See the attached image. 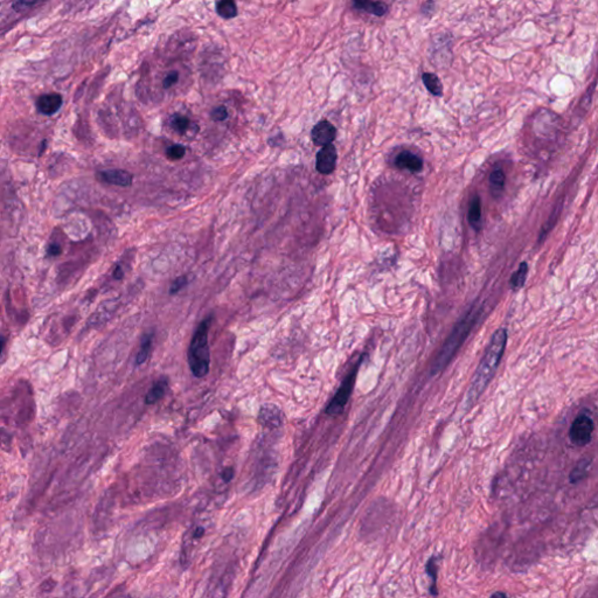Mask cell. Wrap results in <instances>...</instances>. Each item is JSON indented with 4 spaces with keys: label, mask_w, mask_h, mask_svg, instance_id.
I'll return each mask as SVG.
<instances>
[{
    "label": "cell",
    "mask_w": 598,
    "mask_h": 598,
    "mask_svg": "<svg viewBox=\"0 0 598 598\" xmlns=\"http://www.w3.org/2000/svg\"><path fill=\"white\" fill-rule=\"evenodd\" d=\"M507 343V332L505 329H499L494 332L489 340V346L479 363L475 375L472 377L471 384L466 394L465 407L471 408L478 401L482 393L485 392L489 382L494 379L501 363V358L504 356L505 347Z\"/></svg>",
    "instance_id": "1"
},
{
    "label": "cell",
    "mask_w": 598,
    "mask_h": 598,
    "mask_svg": "<svg viewBox=\"0 0 598 598\" xmlns=\"http://www.w3.org/2000/svg\"><path fill=\"white\" fill-rule=\"evenodd\" d=\"M482 313V305L473 304L465 313L464 317L456 324V326L453 327V332L450 333L449 337L446 338V340L444 341V344L434 359L432 366V375L441 373L451 363L453 356H456L457 352L459 351L462 345L464 344L466 338L471 333L475 324L478 323Z\"/></svg>",
    "instance_id": "2"
},
{
    "label": "cell",
    "mask_w": 598,
    "mask_h": 598,
    "mask_svg": "<svg viewBox=\"0 0 598 598\" xmlns=\"http://www.w3.org/2000/svg\"><path fill=\"white\" fill-rule=\"evenodd\" d=\"M212 315L203 320L200 323L193 336L191 344H189V352H187V363L189 370L194 377L198 379L206 377L210 372V324H212Z\"/></svg>",
    "instance_id": "3"
},
{
    "label": "cell",
    "mask_w": 598,
    "mask_h": 598,
    "mask_svg": "<svg viewBox=\"0 0 598 598\" xmlns=\"http://www.w3.org/2000/svg\"><path fill=\"white\" fill-rule=\"evenodd\" d=\"M360 365H361V360L358 361L356 367L352 368L351 372L347 374V377H345L343 382H341L340 387L338 389L337 393L334 394L333 399L331 400V402L329 403V406L326 407V410H325V413L329 416H338L339 414L344 411L345 407H346L348 401H349L352 392H353V388H354L356 374L359 372Z\"/></svg>",
    "instance_id": "4"
},
{
    "label": "cell",
    "mask_w": 598,
    "mask_h": 598,
    "mask_svg": "<svg viewBox=\"0 0 598 598\" xmlns=\"http://www.w3.org/2000/svg\"><path fill=\"white\" fill-rule=\"evenodd\" d=\"M594 422L588 415H579L570 427L569 437L574 446H584L591 441Z\"/></svg>",
    "instance_id": "5"
},
{
    "label": "cell",
    "mask_w": 598,
    "mask_h": 598,
    "mask_svg": "<svg viewBox=\"0 0 598 598\" xmlns=\"http://www.w3.org/2000/svg\"><path fill=\"white\" fill-rule=\"evenodd\" d=\"M258 423L265 428L275 430L283 425L284 414L278 406L274 403H265L260 408L258 416Z\"/></svg>",
    "instance_id": "6"
},
{
    "label": "cell",
    "mask_w": 598,
    "mask_h": 598,
    "mask_svg": "<svg viewBox=\"0 0 598 598\" xmlns=\"http://www.w3.org/2000/svg\"><path fill=\"white\" fill-rule=\"evenodd\" d=\"M337 137V129L329 120H320L315 124L311 131V138L313 144L320 148L332 145Z\"/></svg>",
    "instance_id": "7"
},
{
    "label": "cell",
    "mask_w": 598,
    "mask_h": 598,
    "mask_svg": "<svg viewBox=\"0 0 598 598\" xmlns=\"http://www.w3.org/2000/svg\"><path fill=\"white\" fill-rule=\"evenodd\" d=\"M337 150L333 144L322 148L320 152L317 153V162H315L317 171L324 175L332 173L337 165Z\"/></svg>",
    "instance_id": "8"
},
{
    "label": "cell",
    "mask_w": 598,
    "mask_h": 598,
    "mask_svg": "<svg viewBox=\"0 0 598 598\" xmlns=\"http://www.w3.org/2000/svg\"><path fill=\"white\" fill-rule=\"evenodd\" d=\"M395 165L399 167L400 170L409 171L413 173L420 172L423 170V160L420 156H417L415 153L410 151H403L400 153L399 156L396 157Z\"/></svg>",
    "instance_id": "9"
},
{
    "label": "cell",
    "mask_w": 598,
    "mask_h": 598,
    "mask_svg": "<svg viewBox=\"0 0 598 598\" xmlns=\"http://www.w3.org/2000/svg\"><path fill=\"white\" fill-rule=\"evenodd\" d=\"M98 178L101 179L102 182H108L111 185L122 186V187H127L132 184V175L127 173V171H102L98 173Z\"/></svg>",
    "instance_id": "10"
},
{
    "label": "cell",
    "mask_w": 598,
    "mask_h": 598,
    "mask_svg": "<svg viewBox=\"0 0 598 598\" xmlns=\"http://www.w3.org/2000/svg\"><path fill=\"white\" fill-rule=\"evenodd\" d=\"M37 107L39 111L47 116H52L54 113H58L60 108L62 107V96L61 95L47 94L42 95L38 98Z\"/></svg>",
    "instance_id": "11"
},
{
    "label": "cell",
    "mask_w": 598,
    "mask_h": 598,
    "mask_svg": "<svg viewBox=\"0 0 598 598\" xmlns=\"http://www.w3.org/2000/svg\"><path fill=\"white\" fill-rule=\"evenodd\" d=\"M468 218L472 228L479 232L482 228V203L478 196H473L470 201Z\"/></svg>",
    "instance_id": "12"
},
{
    "label": "cell",
    "mask_w": 598,
    "mask_h": 598,
    "mask_svg": "<svg viewBox=\"0 0 598 598\" xmlns=\"http://www.w3.org/2000/svg\"><path fill=\"white\" fill-rule=\"evenodd\" d=\"M353 5L358 10L367 12L370 15H377V17H384L388 12V6L384 3H379V1H354Z\"/></svg>",
    "instance_id": "13"
},
{
    "label": "cell",
    "mask_w": 598,
    "mask_h": 598,
    "mask_svg": "<svg viewBox=\"0 0 598 598\" xmlns=\"http://www.w3.org/2000/svg\"><path fill=\"white\" fill-rule=\"evenodd\" d=\"M168 381L167 379H159L156 384H153L152 388L150 389L145 396L146 404H155L158 402L166 393Z\"/></svg>",
    "instance_id": "14"
},
{
    "label": "cell",
    "mask_w": 598,
    "mask_h": 598,
    "mask_svg": "<svg viewBox=\"0 0 598 598\" xmlns=\"http://www.w3.org/2000/svg\"><path fill=\"white\" fill-rule=\"evenodd\" d=\"M422 81H423V84H425V88L428 89L429 93H432L434 96H442V82L437 75L432 73H425L422 77Z\"/></svg>",
    "instance_id": "15"
},
{
    "label": "cell",
    "mask_w": 598,
    "mask_h": 598,
    "mask_svg": "<svg viewBox=\"0 0 598 598\" xmlns=\"http://www.w3.org/2000/svg\"><path fill=\"white\" fill-rule=\"evenodd\" d=\"M505 182H506V175H505L504 171L498 168L491 173L489 186H491V191L494 193V196H498L504 191Z\"/></svg>",
    "instance_id": "16"
},
{
    "label": "cell",
    "mask_w": 598,
    "mask_h": 598,
    "mask_svg": "<svg viewBox=\"0 0 598 598\" xmlns=\"http://www.w3.org/2000/svg\"><path fill=\"white\" fill-rule=\"evenodd\" d=\"M217 12L221 18H235L237 15V6L232 0H223V1L217 3Z\"/></svg>",
    "instance_id": "17"
},
{
    "label": "cell",
    "mask_w": 598,
    "mask_h": 598,
    "mask_svg": "<svg viewBox=\"0 0 598 598\" xmlns=\"http://www.w3.org/2000/svg\"><path fill=\"white\" fill-rule=\"evenodd\" d=\"M152 340V333L145 334V336L142 338V344H141V348H139L137 358H136V363H137V365H142V363H145L148 358H149L150 349H151Z\"/></svg>",
    "instance_id": "18"
},
{
    "label": "cell",
    "mask_w": 598,
    "mask_h": 598,
    "mask_svg": "<svg viewBox=\"0 0 598 598\" xmlns=\"http://www.w3.org/2000/svg\"><path fill=\"white\" fill-rule=\"evenodd\" d=\"M527 274H528V265L526 262H522L518 270L512 276L511 285L514 290H518L520 288L524 287L526 278H527Z\"/></svg>",
    "instance_id": "19"
},
{
    "label": "cell",
    "mask_w": 598,
    "mask_h": 598,
    "mask_svg": "<svg viewBox=\"0 0 598 598\" xmlns=\"http://www.w3.org/2000/svg\"><path fill=\"white\" fill-rule=\"evenodd\" d=\"M589 461H581L579 462V464L576 465V468L574 469L573 472L570 473V482H579L582 479L585 478L588 475V472H589Z\"/></svg>",
    "instance_id": "20"
},
{
    "label": "cell",
    "mask_w": 598,
    "mask_h": 598,
    "mask_svg": "<svg viewBox=\"0 0 598 598\" xmlns=\"http://www.w3.org/2000/svg\"><path fill=\"white\" fill-rule=\"evenodd\" d=\"M171 125H172V127L177 132L184 134H185V131L189 129V120L187 117L182 116V115H174L172 117V120H171Z\"/></svg>",
    "instance_id": "21"
},
{
    "label": "cell",
    "mask_w": 598,
    "mask_h": 598,
    "mask_svg": "<svg viewBox=\"0 0 598 598\" xmlns=\"http://www.w3.org/2000/svg\"><path fill=\"white\" fill-rule=\"evenodd\" d=\"M427 573L429 576L432 577V594L437 595V587H436V581H437V567H436V560L432 558L427 563Z\"/></svg>",
    "instance_id": "22"
},
{
    "label": "cell",
    "mask_w": 598,
    "mask_h": 598,
    "mask_svg": "<svg viewBox=\"0 0 598 598\" xmlns=\"http://www.w3.org/2000/svg\"><path fill=\"white\" fill-rule=\"evenodd\" d=\"M186 149L185 146L179 145H172L171 148L167 149V157H168V159L171 160H179L182 159V157L185 156Z\"/></svg>",
    "instance_id": "23"
},
{
    "label": "cell",
    "mask_w": 598,
    "mask_h": 598,
    "mask_svg": "<svg viewBox=\"0 0 598 598\" xmlns=\"http://www.w3.org/2000/svg\"><path fill=\"white\" fill-rule=\"evenodd\" d=\"M187 283H189V279H187V277H186V276H180V277L175 279L173 283H172V285H171L170 294H177V292L182 290V288H185L186 285H187Z\"/></svg>",
    "instance_id": "24"
},
{
    "label": "cell",
    "mask_w": 598,
    "mask_h": 598,
    "mask_svg": "<svg viewBox=\"0 0 598 598\" xmlns=\"http://www.w3.org/2000/svg\"><path fill=\"white\" fill-rule=\"evenodd\" d=\"M227 117H228V111H227V109H226L223 105H220V107L215 108V109L212 111V118H213V120H218V122L225 120Z\"/></svg>",
    "instance_id": "25"
},
{
    "label": "cell",
    "mask_w": 598,
    "mask_h": 598,
    "mask_svg": "<svg viewBox=\"0 0 598 598\" xmlns=\"http://www.w3.org/2000/svg\"><path fill=\"white\" fill-rule=\"evenodd\" d=\"M179 80V73L178 72H175V70H172L170 73L167 74L166 77L164 79V88L167 89V88H171L173 84H177Z\"/></svg>",
    "instance_id": "26"
},
{
    "label": "cell",
    "mask_w": 598,
    "mask_h": 598,
    "mask_svg": "<svg viewBox=\"0 0 598 598\" xmlns=\"http://www.w3.org/2000/svg\"><path fill=\"white\" fill-rule=\"evenodd\" d=\"M61 247H60L58 244H56V243H52V244H49V246H48V256H58V255L61 254Z\"/></svg>",
    "instance_id": "27"
},
{
    "label": "cell",
    "mask_w": 598,
    "mask_h": 598,
    "mask_svg": "<svg viewBox=\"0 0 598 598\" xmlns=\"http://www.w3.org/2000/svg\"><path fill=\"white\" fill-rule=\"evenodd\" d=\"M233 475H234V470H233V468L225 469L223 472H222V478H223L225 482H230V480H232Z\"/></svg>",
    "instance_id": "28"
},
{
    "label": "cell",
    "mask_w": 598,
    "mask_h": 598,
    "mask_svg": "<svg viewBox=\"0 0 598 598\" xmlns=\"http://www.w3.org/2000/svg\"><path fill=\"white\" fill-rule=\"evenodd\" d=\"M33 5H36V3H27V1H19V3H15L13 4V8L19 11V10H22V8H29V6H33Z\"/></svg>",
    "instance_id": "29"
},
{
    "label": "cell",
    "mask_w": 598,
    "mask_h": 598,
    "mask_svg": "<svg viewBox=\"0 0 598 598\" xmlns=\"http://www.w3.org/2000/svg\"><path fill=\"white\" fill-rule=\"evenodd\" d=\"M113 276H115V278L120 279L123 277V270L120 267H117L116 270L113 272Z\"/></svg>",
    "instance_id": "30"
},
{
    "label": "cell",
    "mask_w": 598,
    "mask_h": 598,
    "mask_svg": "<svg viewBox=\"0 0 598 598\" xmlns=\"http://www.w3.org/2000/svg\"><path fill=\"white\" fill-rule=\"evenodd\" d=\"M489 598H507V596L503 591H497V592H494Z\"/></svg>",
    "instance_id": "31"
}]
</instances>
